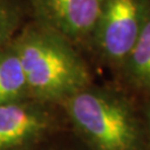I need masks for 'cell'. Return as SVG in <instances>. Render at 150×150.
<instances>
[{"label":"cell","instance_id":"obj_4","mask_svg":"<svg viewBox=\"0 0 150 150\" xmlns=\"http://www.w3.org/2000/svg\"><path fill=\"white\" fill-rule=\"evenodd\" d=\"M47 105L32 99L0 105V150H28L54 127Z\"/></svg>","mask_w":150,"mask_h":150},{"label":"cell","instance_id":"obj_3","mask_svg":"<svg viewBox=\"0 0 150 150\" xmlns=\"http://www.w3.org/2000/svg\"><path fill=\"white\" fill-rule=\"evenodd\" d=\"M150 0H106L91 39L107 62L118 68L132 51L145 25Z\"/></svg>","mask_w":150,"mask_h":150},{"label":"cell","instance_id":"obj_7","mask_svg":"<svg viewBox=\"0 0 150 150\" xmlns=\"http://www.w3.org/2000/svg\"><path fill=\"white\" fill-rule=\"evenodd\" d=\"M30 99L20 60L12 45L0 48V105Z\"/></svg>","mask_w":150,"mask_h":150},{"label":"cell","instance_id":"obj_5","mask_svg":"<svg viewBox=\"0 0 150 150\" xmlns=\"http://www.w3.org/2000/svg\"><path fill=\"white\" fill-rule=\"evenodd\" d=\"M39 23L78 42L91 38L106 0H30Z\"/></svg>","mask_w":150,"mask_h":150},{"label":"cell","instance_id":"obj_1","mask_svg":"<svg viewBox=\"0 0 150 150\" xmlns=\"http://www.w3.org/2000/svg\"><path fill=\"white\" fill-rule=\"evenodd\" d=\"M11 45L20 60L29 97L45 105L60 103L91 85L89 69L67 38L36 23Z\"/></svg>","mask_w":150,"mask_h":150},{"label":"cell","instance_id":"obj_8","mask_svg":"<svg viewBox=\"0 0 150 150\" xmlns=\"http://www.w3.org/2000/svg\"><path fill=\"white\" fill-rule=\"evenodd\" d=\"M18 23L15 7L9 0H0V48L12 41Z\"/></svg>","mask_w":150,"mask_h":150},{"label":"cell","instance_id":"obj_2","mask_svg":"<svg viewBox=\"0 0 150 150\" xmlns=\"http://www.w3.org/2000/svg\"><path fill=\"white\" fill-rule=\"evenodd\" d=\"M61 106L86 150H147L141 110L121 91L90 85Z\"/></svg>","mask_w":150,"mask_h":150},{"label":"cell","instance_id":"obj_9","mask_svg":"<svg viewBox=\"0 0 150 150\" xmlns=\"http://www.w3.org/2000/svg\"><path fill=\"white\" fill-rule=\"evenodd\" d=\"M141 113H142V120H144V126H145L147 150H150V97L146 101L144 108L141 109Z\"/></svg>","mask_w":150,"mask_h":150},{"label":"cell","instance_id":"obj_6","mask_svg":"<svg viewBox=\"0 0 150 150\" xmlns=\"http://www.w3.org/2000/svg\"><path fill=\"white\" fill-rule=\"evenodd\" d=\"M120 69L129 86L150 97V5L141 33Z\"/></svg>","mask_w":150,"mask_h":150}]
</instances>
